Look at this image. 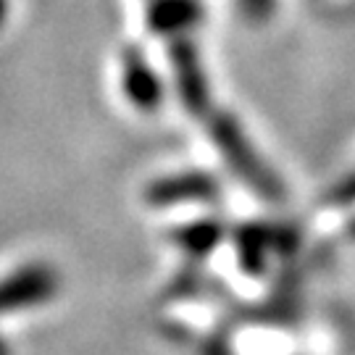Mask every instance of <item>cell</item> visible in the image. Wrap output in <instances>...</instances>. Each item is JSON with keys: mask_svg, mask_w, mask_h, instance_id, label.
<instances>
[{"mask_svg": "<svg viewBox=\"0 0 355 355\" xmlns=\"http://www.w3.org/2000/svg\"><path fill=\"white\" fill-rule=\"evenodd\" d=\"M177 242L190 253H208L218 242V227L214 224H192L177 232Z\"/></svg>", "mask_w": 355, "mask_h": 355, "instance_id": "5b68a950", "label": "cell"}, {"mask_svg": "<svg viewBox=\"0 0 355 355\" xmlns=\"http://www.w3.org/2000/svg\"><path fill=\"white\" fill-rule=\"evenodd\" d=\"M211 198H216V182L200 171L158 179L148 190V203L153 205L195 203V200H211Z\"/></svg>", "mask_w": 355, "mask_h": 355, "instance_id": "3957f363", "label": "cell"}, {"mask_svg": "<svg viewBox=\"0 0 355 355\" xmlns=\"http://www.w3.org/2000/svg\"><path fill=\"white\" fill-rule=\"evenodd\" d=\"M121 66H124V92H127V98L142 111H153L164 98V87H161L158 74L153 71V66L148 64V58L137 48H129L121 58Z\"/></svg>", "mask_w": 355, "mask_h": 355, "instance_id": "7a4b0ae2", "label": "cell"}, {"mask_svg": "<svg viewBox=\"0 0 355 355\" xmlns=\"http://www.w3.org/2000/svg\"><path fill=\"white\" fill-rule=\"evenodd\" d=\"M171 61L177 69V85L182 92V101L190 108L192 114H203L208 105V95H205V79L198 64V55L192 51L190 42L177 40L171 48Z\"/></svg>", "mask_w": 355, "mask_h": 355, "instance_id": "277c9868", "label": "cell"}, {"mask_svg": "<svg viewBox=\"0 0 355 355\" xmlns=\"http://www.w3.org/2000/svg\"><path fill=\"white\" fill-rule=\"evenodd\" d=\"M0 355H11V350H8V345H6L3 337H0Z\"/></svg>", "mask_w": 355, "mask_h": 355, "instance_id": "52a82bcc", "label": "cell"}, {"mask_svg": "<svg viewBox=\"0 0 355 355\" xmlns=\"http://www.w3.org/2000/svg\"><path fill=\"white\" fill-rule=\"evenodd\" d=\"M58 292V274L45 263H29L0 279V313L26 311L48 303Z\"/></svg>", "mask_w": 355, "mask_h": 355, "instance_id": "6da1fadb", "label": "cell"}, {"mask_svg": "<svg viewBox=\"0 0 355 355\" xmlns=\"http://www.w3.org/2000/svg\"><path fill=\"white\" fill-rule=\"evenodd\" d=\"M6 11H8V3L0 0V24H3V19H6Z\"/></svg>", "mask_w": 355, "mask_h": 355, "instance_id": "8992f818", "label": "cell"}]
</instances>
